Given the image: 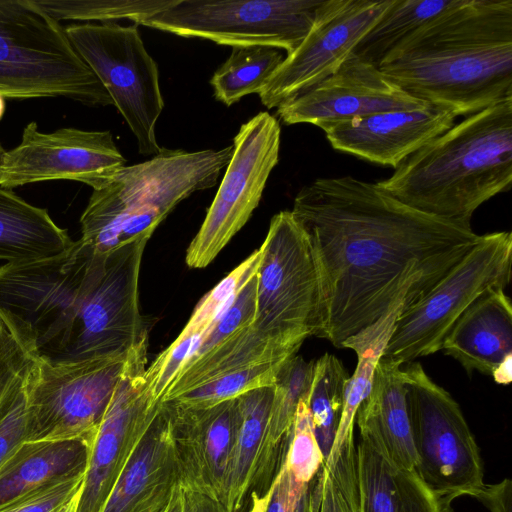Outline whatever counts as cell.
Listing matches in <instances>:
<instances>
[{
  "mask_svg": "<svg viewBox=\"0 0 512 512\" xmlns=\"http://www.w3.org/2000/svg\"><path fill=\"white\" fill-rule=\"evenodd\" d=\"M393 0H323L300 45L258 93L268 109L307 92L332 75Z\"/></svg>",
  "mask_w": 512,
  "mask_h": 512,
  "instance_id": "14",
  "label": "cell"
},
{
  "mask_svg": "<svg viewBox=\"0 0 512 512\" xmlns=\"http://www.w3.org/2000/svg\"><path fill=\"white\" fill-rule=\"evenodd\" d=\"M499 384H508L512 379V356L504 360L491 374Z\"/></svg>",
  "mask_w": 512,
  "mask_h": 512,
  "instance_id": "42",
  "label": "cell"
},
{
  "mask_svg": "<svg viewBox=\"0 0 512 512\" xmlns=\"http://www.w3.org/2000/svg\"><path fill=\"white\" fill-rule=\"evenodd\" d=\"M441 349L468 372L492 374L512 356V308L505 289L483 292L459 316Z\"/></svg>",
  "mask_w": 512,
  "mask_h": 512,
  "instance_id": "21",
  "label": "cell"
},
{
  "mask_svg": "<svg viewBox=\"0 0 512 512\" xmlns=\"http://www.w3.org/2000/svg\"><path fill=\"white\" fill-rule=\"evenodd\" d=\"M405 307L404 302L396 305L373 325L343 344L342 348L356 352L357 366L346 381L340 422L331 451L323 464V468L335 479H357V447L354 441L356 415L370 393L377 363L392 334L396 319Z\"/></svg>",
  "mask_w": 512,
  "mask_h": 512,
  "instance_id": "22",
  "label": "cell"
},
{
  "mask_svg": "<svg viewBox=\"0 0 512 512\" xmlns=\"http://www.w3.org/2000/svg\"><path fill=\"white\" fill-rule=\"evenodd\" d=\"M315 479L310 483L296 480L282 459L265 512H313Z\"/></svg>",
  "mask_w": 512,
  "mask_h": 512,
  "instance_id": "37",
  "label": "cell"
},
{
  "mask_svg": "<svg viewBox=\"0 0 512 512\" xmlns=\"http://www.w3.org/2000/svg\"><path fill=\"white\" fill-rule=\"evenodd\" d=\"M86 470L53 479L0 504V512H59L82 492Z\"/></svg>",
  "mask_w": 512,
  "mask_h": 512,
  "instance_id": "35",
  "label": "cell"
},
{
  "mask_svg": "<svg viewBox=\"0 0 512 512\" xmlns=\"http://www.w3.org/2000/svg\"><path fill=\"white\" fill-rule=\"evenodd\" d=\"M0 95L62 97L93 107L113 105L64 26L32 0H0Z\"/></svg>",
  "mask_w": 512,
  "mask_h": 512,
  "instance_id": "6",
  "label": "cell"
},
{
  "mask_svg": "<svg viewBox=\"0 0 512 512\" xmlns=\"http://www.w3.org/2000/svg\"><path fill=\"white\" fill-rule=\"evenodd\" d=\"M184 495L186 512H227L221 502L207 495L188 489H184Z\"/></svg>",
  "mask_w": 512,
  "mask_h": 512,
  "instance_id": "41",
  "label": "cell"
},
{
  "mask_svg": "<svg viewBox=\"0 0 512 512\" xmlns=\"http://www.w3.org/2000/svg\"><path fill=\"white\" fill-rule=\"evenodd\" d=\"M90 448L83 440L26 443L0 474V504L58 477L86 470Z\"/></svg>",
  "mask_w": 512,
  "mask_h": 512,
  "instance_id": "27",
  "label": "cell"
},
{
  "mask_svg": "<svg viewBox=\"0 0 512 512\" xmlns=\"http://www.w3.org/2000/svg\"><path fill=\"white\" fill-rule=\"evenodd\" d=\"M57 22L72 20L83 23L115 22L126 19L139 25L166 9L175 0H32Z\"/></svg>",
  "mask_w": 512,
  "mask_h": 512,
  "instance_id": "31",
  "label": "cell"
},
{
  "mask_svg": "<svg viewBox=\"0 0 512 512\" xmlns=\"http://www.w3.org/2000/svg\"><path fill=\"white\" fill-rule=\"evenodd\" d=\"M285 361L259 363L223 374L172 402L187 407H207L256 388L272 386Z\"/></svg>",
  "mask_w": 512,
  "mask_h": 512,
  "instance_id": "32",
  "label": "cell"
},
{
  "mask_svg": "<svg viewBox=\"0 0 512 512\" xmlns=\"http://www.w3.org/2000/svg\"><path fill=\"white\" fill-rule=\"evenodd\" d=\"M273 392V385L265 386L236 398L239 427L221 496L227 512H241L255 491Z\"/></svg>",
  "mask_w": 512,
  "mask_h": 512,
  "instance_id": "26",
  "label": "cell"
},
{
  "mask_svg": "<svg viewBox=\"0 0 512 512\" xmlns=\"http://www.w3.org/2000/svg\"><path fill=\"white\" fill-rule=\"evenodd\" d=\"M164 403L170 417L180 485L221 502L239 427L236 398L207 407Z\"/></svg>",
  "mask_w": 512,
  "mask_h": 512,
  "instance_id": "18",
  "label": "cell"
},
{
  "mask_svg": "<svg viewBox=\"0 0 512 512\" xmlns=\"http://www.w3.org/2000/svg\"><path fill=\"white\" fill-rule=\"evenodd\" d=\"M284 58L279 49L270 46L232 47L210 79L215 99L231 106L244 96L258 94Z\"/></svg>",
  "mask_w": 512,
  "mask_h": 512,
  "instance_id": "29",
  "label": "cell"
},
{
  "mask_svg": "<svg viewBox=\"0 0 512 512\" xmlns=\"http://www.w3.org/2000/svg\"><path fill=\"white\" fill-rule=\"evenodd\" d=\"M33 363L0 321V417L24 386Z\"/></svg>",
  "mask_w": 512,
  "mask_h": 512,
  "instance_id": "36",
  "label": "cell"
},
{
  "mask_svg": "<svg viewBox=\"0 0 512 512\" xmlns=\"http://www.w3.org/2000/svg\"><path fill=\"white\" fill-rule=\"evenodd\" d=\"M377 184L414 209L472 227L476 209L512 185V98L467 116Z\"/></svg>",
  "mask_w": 512,
  "mask_h": 512,
  "instance_id": "4",
  "label": "cell"
},
{
  "mask_svg": "<svg viewBox=\"0 0 512 512\" xmlns=\"http://www.w3.org/2000/svg\"><path fill=\"white\" fill-rule=\"evenodd\" d=\"M147 343L130 360L90 448L77 512H102L121 471L161 409L146 389Z\"/></svg>",
  "mask_w": 512,
  "mask_h": 512,
  "instance_id": "16",
  "label": "cell"
},
{
  "mask_svg": "<svg viewBox=\"0 0 512 512\" xmlns=\"http://www.w3.org/2000/svg\"><path fill=\"white\" fill-rule=\"evenodd\" d=\"M291 212L308 235L319 273L317 337L337 348L396 305L420 300L481 236L352 176L315 179L298 192Z\"/></svg>",
  "mask_w": 512,
  "mask_h": 512,
  "instance_id": "1",
  "label": "cell"
},
{
  "mask_svg": "<svg viewBox=\"0 0 512 512\" xmlns=\"http://www.w3.org/2000/svg\"><path fill=\"white\" fill-rule=\"evenodd\" d=\"M379 69L456 117L512 98V0H462L410 35Z\"/></svg>",
  "mask_w": 512,
  "mask_h": 512,
  "instance_id": "2",
  "label": "cell"
},
{
  "mask_svg": "<svg viewBox=\"0 0 512 512\" xmlns=\"http://www.w3.org/2000/svg\"><path fill=\"white\" fill-rule=\"evenodd\" d=\"M512 234L480 236L473 249L427 294L402 310L382 354L400 364L441 350L459 316L486 290L511 278Z\"/></svg>",
  "mask_w": 512,
  "mask_h": 512,
  "instance_id": "9",
  "label": "cell"
},
{
  "mask_svg": "<svg viewBox=\"0 0 512 512\" xmlns=\"http://www.w3.org/2000/svg\"><path fill=\"white\" fill-rule=\"evenodd\" d=\"M416 473L435 493L453 501L484 485V467L458 403L436 384L420 363L401 368Z\"/></svg>",
  "mask_w": 512,
  "mask_h": 512,
  "instance_id": "10",
  "label": "cell"
},
{
  "mask_svg": "<svg viewBox=\"0 0 512 512\" xmlns=\"http://www.w3.org/2000/svg\"><path fill=\"white\" fill-rule=\"evenodd\" d=\"M431 104L405 92L381 70L351 54L322 82L277 108L286 125L347 120L386 111L423 109Z\"/></svg>",
  "mask_w": 512,
  "mask_h": 512,
  "instance_id": "17",
  "label": "cell"
},
{
  "mask_svg": "<svg viewBox=\"0 0 512 512\" xmlns=\"http://www.w3.org/2000/svg\"><path fill=\"white\" fill-rule=\"evenodd\" d=\"M125 164L110 131L64 127L44 133L30 122L20 143L1 158L0 187L12 190L37 182L72 180L98 190Z\"/></svg>",
  "mask_w": 512,
  "mask_h": 512,
  "instance_id": "15",
  "label": "cell"
},
{
  "mask_svg": "<svg viewBox=\"0 0 512 512\" xmlns=\"http://www.w3.org/2000/svg\"><path fill=\"white\" fill-rule=\"evenodd\" d=\"M232 152L233 145L192 152L162 148L147 161L125 165L108 185L93 190L80 218V240L102 255L148 241L180 202L215 186Z\"/></svg>",
  "mask_w": 512,
  "mask_h": 512,
  "instance_id": "5",
  "label": "cell"
},
{
  "mask_svg": "<svg viewBox=\"0 0 512 512\" xmlns=\"http://www.w3.org/2000/svg\"><path fill=\"white\" fill-rule=\"evenodd\" d=\"M348 378L342 362L333 354L325 353L315 361L307 404L324 462L334 443L341 418L344 387Z\"/></svg>",
  "mask_w": 512,
  "mask_h": 512,
  "instance_id": "30",
  "label": "cell"
},
{
  "mask_svg": "<svg viewBox=\"0 0 512 512\" xmlns=\"http://www.w3.org/2000/svg\"><path fill=\"white\" fill-rule=\"evenodd\" d=\"M5 112V101L4 97L0 95V120L2 119Z\"/></svg>",
  "mask_w": 512,
  "mask_h": 512,
  "instance_id": "46",
  "label": "cell"
},
{
  "mask_svg": "<svg viewBox=\"0 0 512 512\" xmlns=\"http://www.w3.org/2000/svg\"><path fill=\"white\" fill-rule=\"evenodd\" d=\"M400 363L381 357L368 397L360 405L356 421L360 436L374 440L397 466L415 470L406 388Z\"/></svg>",
  "mask_w": 512,
  "mask_h": 512,
  "instance_id": "24",
  "label": "cell"
},
{
  "mask_svg": "<svg viewBox=\"0 0 512 512\" xmlns=\"http://www.w3.org/2000/svg\"><path fill=\"white\" fill-rule=\"evenodd\" d=\"M5 151L6 150L4 149L2 143L0 142V162H1V158H2L3 154L5 153Z\"/></svg>",
  "mask_w": 512,
  "mask_h": 512,
  "instance_id": "47",
  "label": "cell"
},
{
  "mask_svg": "<svg viewBox=\"0 0 512 512\" xmlns=\"http://www.w3.org/2000/svg\"><path fill=\"white\" fill-rule=\"evenodd\" d=\"M323 0H175L139 25L220 45L270 46L292 53Z\"/></svg>",
  "mask_w": 512,
  "mask_h": 512,
  "instance_id": "12",
  "label": "cell"
},
{
  "mask_svg": "<svg viewBox=\"0 0 512 512\" xmlns=\"http://www.w3.org/2000/svg\"><path fill=\"white\" fill-rule=\"evenodd\" d=\"M462 0H393L360 39L353 54L380 67L385 58L415 31L458 6Z\"/></svg>",
  "mask_w": 512,
  "mask_h": 512,
  "instance_id": "28",
  "label": "cell"
},
{
  "mask_svg": "<svg viewBox=\"0 0 512 512\" xmlns=\"http://www.w3.org/2000/svg\"><path fill=\"white\" fill-rule=\"evenodd\" d=\"M76 52L98 77L137 140L140 154L156 155V123L164 100L156 61L136 24L77 23L65 26Z\"/></svg>",
  "mask_w": 512,
  "mask_h": 512,
  "instance_id": "11",
  "label": "cell"
},
{
  "mask_svg": "<svg viewBox=\"0 0 512 512\" xmlns=\"http://www.w3.org/2000/svg\"><path fill=\"white\" fill-rule=\"evenodd\" d=\"M27 436L28 411L25 382L9 408L0 417V474L26 444Z\"/></svg>",
  "mask_w": 512,
  "mask_h": 512,
  "instance_id": "38",
  "label": "cell"
},
{
  "mask_svg": "<svg viewBox=\"0 0 512 512\" xmlns=\"http://www.w3.org/2000/svg\"><path fill=\"white\" fill-rule=\"evenodd\" d=\"M164 512H186L184 489L177 484Z\"/></svg>",
  "mask_w": 512,
  "mask_h": 512,
  "instance_id": "43",
  "label": "cell"
},
{
  "mask_svg": "<svg viewBox=\"0 0 512 512\" xmlns=\"http://www.w3.org/2000/svg\"><path fill=\"white\" fill-rule=\"evenodd\" d=\"M280 138L279 121L268 112H260L240 126L217 193L187 248L189 267L208 266L247 223L278 163Z\"/></svg>",
  "mask_w": 512,
  "mask_h": 512,
  "instance_id": "13",
  "label": "cell"
},
{
  "mask_svg": "<svg viewBox=\"0 0 512 512\" xmlns=\"http://www.w3.org/2000/svg\"><path fill=\"white\" fill-rule=\"evenodd\" d=\"M313 512H358L323 467L315 479Z\"/></svg>",
  "mask_w": 512,
  "mask_h": 512,
  "instance_id": "39",
  "label": "cell"
},
{
  "mask_svg": "<svg viewBox=\"0 0 512 512\" xmlns=\"http://www.w3.org/2000/svg\"><path fill=\"white\" fill-rule=\"evenodd\" d=\"M448 109L394 110L318 125L331 146L366 161L396 168L454 125Z\"/></svg>",
  "mask_w": 512,
  "mask_h": 512,
  "instance_id": "19",
  "label": "cell"
},
{
  "mask_svg": "<svg viewBox=\"0 0 512 512\" xmlns=\"http://www.w3.org/2000/svg\"><path fill=\"white\" fill-rule=\"evenodd\" d=\"M308 397L302 398L297 406L283 457L294 478L303 483H310L324 464L310 420Z\"/></svg>",
  "mask_w": 512,
  "mask_h": 512,
  "instance_id": "33",
  "label": "cell"
},
{
  "mask_svg": "<svg viewBox=\"0 0 512 512\" xmlns=\"http://www.w3.org/2000/svg\"><path fill=\"white\" fill-rule=\"evenodd\" d=\"M80 495L81 492L72 498L59 512H77Z\"/></svg>",
  "mask_w": 512,
  "mask_h": 512,
  "instance_id": "45",
  "label": "cell"
},
{
  "mask_svg": "<svg viewBox=\"0 0 512 512\" xmlns=\"http://www.w3.org/2000/svg\"><path fill=\"white\" fill-rule=\"evenodd\" d=\"M73 244L67 230L59 227L46 209L0 187V262L44 260L61 255Z\"/></svg>",
  "mask_w": 512,
  "mask_h": 512,
  "instance_id": "25",
  "label": "cell"
},
{
  "mask_svg": "<svg viewBox=\"0 0 512 512\" xmlns=\"http://www.w3.org/2000/svg\"><path fill=\"white\" fill-rule=\"evenodd\" d=\"M179 483L165 403L121 471L102 512H164Z\"/></svg>",
  "mask_w": 512,
  "mask_h": 512,
  "instance_id": "20",
  "label": "cell"
},
{
  "mask_svg": "<svg viewBox=\"0 0 512 512\" xmlns=\"http://www.w3.org/2000/svg\"><path fill=\"white\" fill-rule=\"evenodd\" d=\"M75 363L35 361L26 381V443L83 440L91 444L136 351Z\"/></svg>",
  "mask_w": 512,
  "mask_h": 512,
  "instance_id": "8",
  "label": "cell"
},
{
  "mask_svg": "<svg viewBox=\"0 0 512 512\" xmlns=\"http://www.w3.org/2000/svg\"><path fill=\"white\" fill-rule=\"evenodd\" d=\"M105 262L79 239L52 258L0 265V321L35 361L106 357L98 319Z\"/></svg>",
  "mask_w": 512,
  "mask_h": 512,
  "instance_id": "3",
  "label": "cell"
},
{
  "mask_svg": "<svg viewBox=\"0 0 512 512\" xmlns=\"http://www.w3.org/2000/svg\"><path fill=\"white\" fill-rule=\"evenodd\" d=\"M470 497L477 499L490 512H512V481L505 478L495 484L484 483Z\"/></svg>",
  "mask_w": 512,
  "mask_h": 512,
  "instance_id": "40",
  "label": "cell"
},
{
  "mask_svg": "<svg viewBox=\"0 0 512 512\" xmlns=\"http://www.w3.org/2000/svg\"><path fill=\"white\" fill-rule=\"evenodd\" d=\"M356 447L358 512H453L450 499L397 466L374 440L361 436Z\"/></svg>",
  "mask_w": 512,
  "mask_h": 512,
  "instance_id": "23",
  "label": "cell"
},
{
  "mask_svg": "<svg viewBox=\"0 0 512 512\" xmlns=\"http://www.w3.org/2000/svg\"><path fill=\"white\" fill-rule=\"evenodd\" d=\"M259 250L252 326L298 351L321 328L320 281L310 240L285 210L272 217Z\"/></svg>",
  "mask_w": 512,
  "mask_h": 512,
  "instance_id": "7",
  "label": "cell"
},
{
  "mask_svg": "<svg viewBox=\"0 0 512 512\" xmlns=\"http://www.w3.org/2000/svg\"><path fill=\"white\" fill-rule=\"evenodd\" d=\"M259 259L260 251L256 250L208 292L197 304L180 334L203 336L238 289L256 272Z\"/></svg>",
  "mask_w": 512,
  "mask_h": 512,
  "instance_id": "34",
  "label": "cell"
},
{
  "mask_svg": "<svg viewBox=\"0 0 512 512\" xmlns=\"http://www.w3.org/2000/svg\"><path fill=\"white\" fill-rule=\"evenodd\" d=\"M270 491L271 486L263 496H259L256 492H253L250 496L251 504L247 512H265L270 497Z\"/></svg>",
  "mask_w": 512,
  "mask_h": 512,
  "instance_id": "44",
  "label": "cell"
}]
</instances>
